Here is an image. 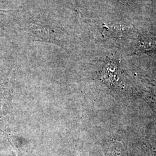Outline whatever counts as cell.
<instances>
[{
  "instance_id": "cell-1",
  "label": "cell",
  "mask_w": 156,
  "mask_h": 156,
  "mask_svg": "<svg viewBox=\"0 0 156 156\" xmlns=\"http://www.w3.org/2000/svg\"><path fill=\"white\" fill-rule=\"evenodd\" d=\"M27 31L34 39L52 43L62 42L65 36L62 30L42 22L34 21L29 23Z\"/></svg>"
},
{
  "instance_id": "cell-2",
  "label": "cell",
  "mask_w": 156,
  "mask_h": 156,
  "mask_svg": "<svg viewBox=\"0 0 156 156\" xmlns=\"http://www.w3.org/2000/svg\"><path fill=\"white\" fill-rule=\"evenodd\" d=\"M156 51V37L144 36L139 41L134 55H141Z\"/></svg>"
},
{
  "instance_id": "cell-3",
  "label": "cell",
  "mask_w": 156,
  "mask_h": 156,
  "mask_svg": "<svg viewBox=\"0 0 156 156\" xmlns=\"http://www.w3.org/2000/svg\"><path fill=\"white\" fill-rule=\"evenodd\" d=\"M70 1V2L73 5V8L75 9V11L77 12V14H78V16H81V13L79 11V8H78V5H77V4H76V0H69Z\"/></svg>"
},
{
  "instance_id": "cell-4",
  "label": "cell",
  "mask_w": 156,
  "mask_h": 156,
  "mask_svg": "<svg viewBox=\"0 0 156 156\" xmlns=\"http://www.w3.org/2000/svg\"><path fill=\"white\" fill-rule=\"evenodd\" d=\"M10 143H11V142H10ZM11 145L13 146V149H14V150L15 151V152H16V156H21V154H20V151H18V149H17L16 147V146H15V145H13V144H12V143H11Z\"/></svg>"
}]
</instances>
